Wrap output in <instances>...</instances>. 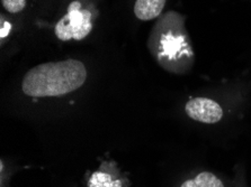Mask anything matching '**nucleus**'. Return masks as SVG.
<instances>
[{
    "label": "nucleus",
    "mask_w": 251,
    "mask_h": 187,
    "mask_svg": "<svg viewBox=\"0 0 251 187\" xmlns=\"http://www.w3.org/2000/svg\"><path fill=\"white\" fill-rule=\"evenodd\" d=\"M87 79V70L78 60L40 64L25 74L23 91L34 98L61 97L78 90Z\"/></svg>",
    "instance_id": "f257e3e1"
},
{
    "label": "nucleus",
    "mask_w": 251,
    "mask_h": 187,
    "mask_svg": "<svg viewBox=\"0 0 251 187\" xmlns=\"http://www.w3.org/2000/svg\"><path fill=\"white\" fill-rule=\"evenodd\" d=\"M91 14L81 9V3L74 1L69 5L68 14L55 26V35L60 41H81L90 33Z\"/></svg>",
    "instance_id": "f03ea898"
},
{
    "label": "nucleus",
    "mask_w": 251,
    "mask_h": 187,
    "mask_svg": "<svg viewBox=\"0 0 251 187\" xmlns=\"http://www.w3.org/2000/svg\"><path fill=\"white\" fill-rule=\"evenodd\" d=\"M186 112L193 120L203 124H216L223 117V110L219 103L207 98L189 100L186 104Z\"/></svg>",
    "instance_id": "7ed1b4c3"
},
{
    "label": "nucleus",
    "mask_w": 251,
    "mask_h": 187,
    "mask_svg": "<svg viewBox=\"0 0 251 187\" xmlns=\"http://www.w3.org/2000/svg\"><path fill=\"white\" fill-rule=\"evenodd\" d=\"M166 0H136L134 14L140 21H151L161 14Z\"/></svg>",
    "instance_id": "20e7f679"
},
{
    "label": "nucleus",
    "mask_w": 251,
    "mask_h": 187,
    "mask_svg": "<svg viewBox=\"0 0 251 187\" xmlns=\"http://www.w3.org/2000/svg\"><path fill=\"white\" fill-rule=\"evenodd\" d=\"M181 187H224L223 183L214 174L204 171L194 179L186 181Z\"/></svg>",
    "instance_id": "39448f33"
},
{
    "label": "nucleus",
    "mask_w": 251,
    "mask_h": 187,
    "mask_svg": "<svg viewBox=\"0 0 251 187\" xmlns=\"http://www.w3.org/2000/svg\"><path fill=\"white\" fill-rule=\"evenodd\" d=\"M3 8L8 13L17 14L25 8L26 0H1Z\"/></svg>",
    "instance_id": "423d86ee"
},
{
    "label": "nucleus",
    "mask_w": 251,
    "mask_h": 187,
    "mask_svg": "<svg viewBox=\"0 0 251 187\" xmlns=\"http://www.w3.org/2000/svg\"><path fill=\"white\" fill-rule=\"evenodd\" d=\"M10 28H11V25L9 24V22L5 21L1 18V33H0V37H1V40H3V38L8 35L10 32Z\"/></svg>",
    "instance_id": "0eeeda50"
}]
</instances>
